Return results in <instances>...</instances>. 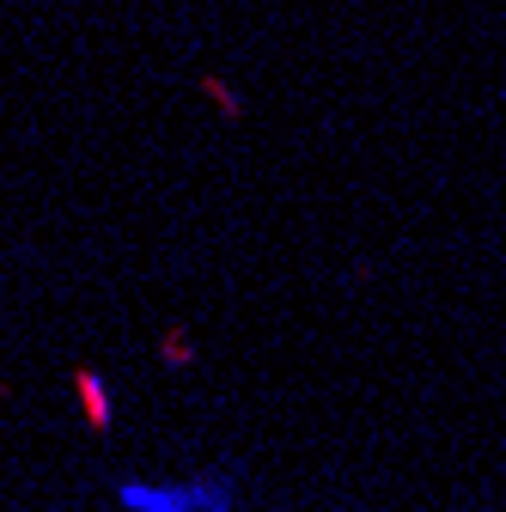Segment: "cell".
I'll use <instances>...</instances> for the list:
<instances>
[{"label":"cell","instance_id":"cell-1","mask_svg":"<svg viewBox=\"0 0 506 512\" xmlns=\"http://www.w3.org/2000/svg\"><path fill=\"white\" fill-rule=\"evenodd\" d=\"M74 391H80V415H86V427L92 433H110V391H104V378L98 372H74Z\"/></svg>","mask_w":506,"mask_h":512},{"label":"cell","instance_id":"cell-2","mask_svg":"<svg viewBox=\"0 0 506 512\" xmlns=\"http://www.w3.org/2000/svg\"><path fill=\"white\" fill-rule=\"evenodd\" d=\"M196 86H202V98H214V110L226 116V122H238L244 116V104H238V92L220 80V74H196Z\"/></svg>","mask_w":506,"mask_h":512},{"label":"cell","instance_id":"cell-3","mask_svg":"<svg viewBox=\"0 0 506 512\" xmlns=\"http://www.w3.org/2000/svg\"><path fill=\"white\" fill-rule=\"evenodd\" d=\"M189 354H196V348L183 342V330H165V348H159V360H165V366H183Z\"/></svg>","mask_w":506,"mask_h":512}]
</instances>
